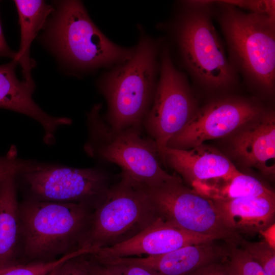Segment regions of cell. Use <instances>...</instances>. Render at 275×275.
<instances>
[{"instance_id":"9","label":"cell","mask_w":275,"mask_h":275,"mask_svg":"<svg viewBox=\"0 0 275 275\" xmlns=\"http://www.w3.org/2000/svg\"><path fill=\"white\" fill-rule=\"evenodd\" d=\"M145 191L158 217L171 225L229 243L240 237L224 224L213 200L185 186L180 177Z\"/></svg>"},{"instance_id":"7","label":"cell","mask_w":275,"mask_h":275,"mask_svg":"<svg viewBox=\"0 0 275 275\" xmlns=\"http://www.w3.org/2000/svg\"><path fill=\"white\" fill-rule=\"evenodd\" d=\"M158 218L145 189L121 177L93 210L79 248L94 252L130 239Z\"/></svg>"},{"instance_id":"3","label":"cell","mask_w":275,"mask_h":275,"mask_svg":"<svg viewBox=\"0 0 275 275\" xmlns=\"http://www.w3.org/2000/svg\"><path fill=\"white\" fill-rule=\"evenodd\" d=\"M56 6L43 39L71 69L82 72L108 69L133 55L135 46H121L109 39L92 21L80 1H59Z\"/></svg>"},{"instance_id":"13","label":"cell","mask_w":275,"mask_h":275,"mask_svg":"<svg viewBox=\"0 0 275 275\" xmlns=\"http://www.w3.org/2000/svg\"><path fill=\"white\" fill-rule=\"evenodd\" d=\"M230 136L233 155L244 166L269 178L275 174V116L267 109Z\"/></svg>"},{"instance_id":"21","label":"cell","mask_w":275,"mask_h":275,"mask_svg":"<svg viewBox=\"0 0 275 275\" xmlns=\"http://www.w3.org/2000/svg\"><path fill=\"white\" fill-rule=\"evenodd\" d=\"M92 250L82 248L48 261H37L26 264H16L0 268V275H48L65 261L76 257L89 254Z\"/></svg>"},{"instance_id":"17","label":"cell","mask_w":275,"mask_h":275,"mask_svg":"<svg viewBox=\"0 0 275 275\" xmlns=\"http://www.w3.org/2000/svg\"><path fill=\"white\" fill-rule=\"evenodd\" d=\"M213 201L224 224L239 236L260 233L274 224L275 195Z\"/></svg>"},{"instance_id":"12","label":"cell","mask_w":275,"mask_h":275,"mask_svg":"<svg viewBox=\"0 0 275 275\" xmlns=\"http://www.w3.org/2000/svg\"><path fill=\"white\" fill-rule=\"evenodd\" d=\"M218 240L209 235L196 234L174 227L158 218L138 234L113 246L102 248L90 254L95 259L155 256L181 247Z\"/></svg>"},{"instance_id":"2","label":"cell","mask_w":275,"mask_h":275,"mask_svg":"<svg viewBox=\"0 0 275 275\" xmlns=\"http://www.w3.org/2000/svg\"><path fill=\"white\" fill-rule=\"evenodd\" d=\"M212 2H181L170 31L193 81L204 89L218 91L236 86L239 77L213 24Z\"/></svg>"},{"instance_id":"25","label":"cell","mask_w":275,"mask_h":275,"mask_svg":"<svg viewBox=\"0 0 275 275\" xmlns=\"http://www.w3.org/2000/svg\"><path fill=\"white\" fill-rule=\"evenodd\" d=\"M33 161L19 157L14 146L10 147L7 153L0 156V182L17 176Z\"/></svg>"},{"instance_id":"10","label":"cell","mask_w":275,"mask_h":275,"mask_svg":"<svg viewBox=\"0 0 275 275\" xmlns=\"http://www.w3.org/2000/svg\"><path fill=\"white\" fill-rule=\"evenodd\" d=\"M35 200L86 204L95 209L109 188V178L95 168H77L33 161L19 173Z\"/></svg>"},{"instance_id":"29","label":"cell","mask_w":275,"mask_h":275,"mask_svg":"<svg viewBox=\"0 0 275 275\" xmlns=\"http://www.w3.org/2000/svg\"><path fill=\"white\" fill-rule=\"evenodd\" d=\"M16 55L17 52L12 50L6 41L0 20V57H8L14 60Z\"/></svg>"},{"instance_id":"1","label":"cell","mask_w":275,"mask_h":275,"mask_svg":"<svg viewBox=\"0 0 275 275\" xmlns=\"http://www.w3.org/2000/svg\"><path fill=\"white\" fill-rule=\"evenodd\" d=\"M138 42L126 62L108 69L97 82L107 111L103 116L114 129L142 126L152 104L160 70L162 39L147 34L138 25Z\"/></svg>"},{"instance_id":"15","label":"cell","mask_w":275,"mask_h":275,"mask_svg":"<svg viewBox=\"0 0 275 275\" xmlns=\"http://www.w3.org/2000/svg\"><path fill=\"white\" fill-rule=\"evenodd\" d=\"M216 240L184 246L158 255L106 259L138 265L155 275H188L228 256L229 249Z\"/></svg>"},{"instance_id":"16","label":"cell","mask_w":275,"mask_h":275,"mask_svg":"<svg viewBox=\"0 0 275 275\" xmlns=\"http://www.w3.org/2000/svg\"><path fill=\"white\" fill-rule=\"evenodd\" d=\"M162 160L190 186L195 183L226 177L238 171L223 153L204 143L187 149L166 147Z\"/></svg>"},{"instance_id":"24","label":"cell","mask_w":275,"mask_h":275,"mask_svg":"<svg viewBox=\"0 0 275 275\" xmlns=\"http://www.w3.org/2000/svg\"><path fill=\"white\" fill-rule=\"evenodd\" d=\"M238 242L268 275H275L274 248L265 241L250 242L240 238Z\"/></svg>"},{"instance_id":"11","label":"cell","mask_w":275,"mask_h":275,"mask_svg":"<svg viewBox=\"0 0 275 275\" xmlns=\"http://www.w3.org/2000/svg\"><path fill=\"white\" fill-rule=\"evenodd\" d=\"M267 108L256 100L227 96L213 100L198 110L168 142L170 148L187 149L207 140L230 136Z\"/></svg>"},{"instance_id":"19","label":"cell","mask_w":275,"mask_h":275,"mask_svg":"<svg viewBox=\"0 0 275 275\" xmlns=\"http://www.w3.org/2000/svg\"><path fill=\"white\" fill-rule=\"evenodd\" d=\"M20 25V46L14 60L21 66L23 80L35 86L31 72L35 62L30 57L31 44L46 24L53 8L44 1L15 0Z\"/></svg>"},{"instance_id":"6","label":"cell","mask_w":275,"mask_h":275,"mask_svg":"<svg viewBox=\"0 0 275 275\" xmlns=\"http://www.w3.org/2000/svg\"><path fill=\"white\" fill-rule=\"evenodd\" d=\"M22 253L31 260L55 259L79 249L89 227L91 206L28 199L19 203Z\"/></svg>"},{"instance_id":"20","label":"cell","mask_w":275,"mask_h":275,"mask_svg":"<svg viewBox=\"0 0 275 275\" xmlns=\"http://www.w3.org/2000/svg\"><path fill=\"white\" fill-rule=\"evenodd\" d=\"M191 186L199 194L216 201L275 195L259 180L238 170L226 177L195 183Z\"/></svg>"},{"instance_id":"8","label":"cell","mask_w":275,"mask_h":275,"mask_svg":"<svg viewBox=\"0 0 275 275\" xmlns=\"http://www.w3.org/2000/svg\"><path fill=\"white\" fill-rule=\"evenodd\" d=\"M159 77L153 101L142 126L155 142L162 162L169 140L199 108L186 74L174 64L169 45L162 42Z\"/></svg>"},{"instance_id":"18","label":"cell","mask_w":275,"mask_h":275,"mask_svg":"<svg viewBox=\"0 0 275 275\" xmlns=\"http://www.w3.org/2000/svg\"><path fill=\"white\" fill-rule=\"evenodd\" d=\"M16 177L0 182V268L19 263L23 233L17 198Z\"/></svg>"},{"instance_id":"22","label":"cell","mask_w":275,"mask_h":275,"mask_svg":"<svg viewBox=\"0 0 275 275\" xmlns=\"http://www.w3.org/2000/svg\"><path fill=\"white\" fill-rule=\"evenodd\" d=\"M229 260L227 264L232 275H268L264 269L235 243H229Z\"/></svg>"},{"instance_id":"4","label":"cell","mask_w":275,"mask_h":275,"mask_svg":"<svg viewBox=\"0 0 275 275\" xmlns=\"http://www.w3.org/2000/svg\"><path fill=\"white\" fill-rule=\"evenodd\" d=\"M216 2L217 19L227 41L229 60L252 88L268 96L275 89V20Z\"/></svg>"},{"instance_id":"5","label":"cell","mask_w":275,"mask_h":275,"mask_svg":"<svg viewBox=\"0 0 275 275\" xmlns=\"http://www.w3.org/2000/svg\"><path fill=\"white\" fill-rule=\"evenodd\" d=\"M101 103L94 104L87 114L84 149L88 155L117 164L122 177L145 189L177 177L162 169L157 145L143 126L114 129L101 115Z\"/></svg>"},{"instance_id":"27","label":"cell","mask_w":275,"mask_h":275,"mask_svg":"<svg viewBox=\"0 0 275 275\" xmlns=\"http://www.w3.org/2000/svg\"><path fill=\"white\" fill-rule=\"evenodd\" d=\"M224 2L250 10L252 13L264 14L275 20L274 1H223Z\"/></svg>"},{"instance_id":"26","label":"cell","mask_w":275,"mask_h":275,"mask_svg":"<svg viewBox=\"0 0 275 275\" xmlns=\"http://www.w3.org/2000/svg\"><path fill=\"white\" fill-rule=\"evenodd\" d=\"M82 255L71 258L60 265L48 275H95L88 259Z\"/></svg>"},{"instance_id":"23","label":"cell","mask_w":275,"mask_h":275,"mask_svg":"<svg viewBox=\"0 0 275 275\" xmlns=\"http://www.w3.org/2000/svg\"><path fill=\"white\" fill-rule=\"evenodd\" d=\"M95 275H155L138 265L108 259H89Z\"/></svg>"},{"instance_id":"28","label":"cell","mask_w":275,"mask_h":275,"mask_svg":"<svg viewBox=\"0 0 275 275\" xmlns=\"http://www.w3.org/2000/svg\"><path fill=\"white\" fill-rule=\"evenodd\" d=\"M188 275H232L227 264L218 262L206 265Z\"/></svg>"},{"instance_id":"14","label":"cell","mask_w":275,"mask_h":275,"mask_svg":"<svg viewBox=\"0 0 275 275\" xmlns=\"http://www.w3.org/2000/svg\"><path fill=\"white\" fill-rule=\"evenodd\" d=\"M18 65L14 59L0 65V108L21 113L37 121L44 130V142L51 145L55 142L57 130L71 125L72 120L67 117L51 116L39 106L32 97L35 86L19 80L16 76Z\"/></svg>"}]
</instances>
